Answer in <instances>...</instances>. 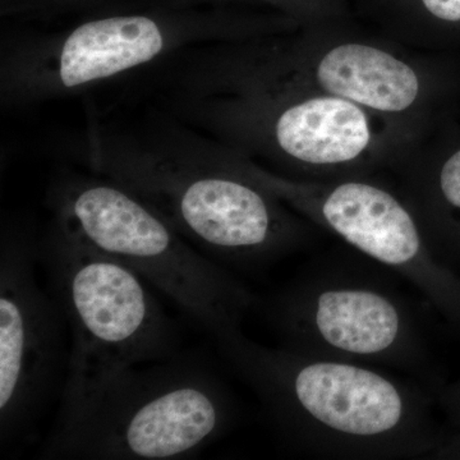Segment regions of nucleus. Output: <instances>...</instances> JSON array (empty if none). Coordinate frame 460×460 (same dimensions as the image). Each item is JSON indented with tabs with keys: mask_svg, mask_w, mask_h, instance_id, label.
Instances as JSON below:
<instances>
[{
	"mask_svg": "<svg viewBox=\"0 0 460 460\" xmlns=\"http://www.w3.org/2000/svg\"><path fill=\"white\" fill-rule=\"evenodd\" d=\"M215 339L275 429L298 449L330 458L402 459L438 447L428 396L394 371L265 347L239 328Z\"/></svg>",
	"mask_w": 460,
	"mask_h": 460,
	"instance_id": "f257e3e1",
	"label": "nucleus"
},
{
	"mask_svg": "<svg viewBox=\"0 0 460 460\" xmlns=\"http://www.w3.org/2000/svg\"><path fill=\"white\" fill-rule=\"evenodd\" d=\"M68 367L44 459L172 460L226 431L232 402L199 365Z\"/></svg>",
	"mask_w": 460,
	"mask_h": 460,
	"instance_id": "f03ea898",
	"label": "nucleus"
},
{
	"mask_svg": "<svg viewBox=\"0 0 460 460\" xmlns=\"http://www.w3.org/2000/svg\"><path fill=\"white\" fill-rule=\"evenodd\" d=\"M91 168L147 202L177 230L235 262L272 261L295 237L262 187L226 172L198 148H148L93 136Z\"/></svg>",
	"mask_w": 460,
	"mask_h": 460,
	"instance_id": "7ed1b4c3",
	"label": "nucleus"
},
{
	"mask_svg": "<svg viewBox=\"0 0 460 460\" xmlns=\"http://www.w3.org/2000/svg\"><path fill=\"white\" fill-rule=\"evenodd\" d=\"M56 217L128 266L215 338L239 328L253 296L199 255L155 208L107 180L66 181L51 196Z\"/></svg>",
	"mask_w": 460,
	"mask_h": 460,
	"instance_id": "20e7f679",
	"label": "nucleus"
},
{
	"mask_svg": "<svg viewBox=\"0 0 460 460\" xmlns=\"http://www.w3.org/2000/svg\"><path fill=\"white\" fill-rule=\"evenodd\" d=\"M384 272L334 266L304 275L271 304L283 347L428 380L416 314Z\"/></svg>",
	"mask_w": 460,
	"mask_h": 460,
	"instance_id": "39448f33",
	"label": "nucleus"
},
{
	"mask_svg": "<svg viewBox=\"0 0 460 460\" xmlns=\"http://www.w3.org/2000/svg\"><path fill=\"white\" fill-rule=\"evenodd\" d=\"M39 253L72 330L68 367H126L171 358L177 328L140 274L58 217Z\"/></svg>",
	"mask_w": 460,
	"mask_h": 460,
	"instance_id": "423d86ee",
	"label": "nucleus"
},
{
	"mask_svg": "<svg viewBox=\"0 0 460 460\" xmlns=\"http://www.w3.org/2000/svg\"><path fill=\"white\" fill-rule=\"evenodd\" d=\"M199 44L147 16L89 21L62 38L14 48L2 65V95L9 102H36L66 95L159 65L181 48Z\"/></svg>",
	"mask_w": 460,
	"mask_h": 460,
	"instance_id": "0eeeda50",
	"label": "nucleus"
},
{
	"mask_svg": "<svg viewBox=\"0 0 460 460\" xmlns=\"http://www.w3.org/2000/svg\"><path fill=\"white\" fill-rule=\"evenodd\" d=\"M31 238L4 230L0 250V435L25 434L62 366V311L39 286Z\"/></svg>",
	"mask_w": 460,
	"mask_h": 460,
	"instance_id": "6e6552de",
	"label": "nucleus"
},
{
	"mask_svg": "<svg viewBox=\"0 0 460 460\" xmlns=\"http://www.w3.org/2000/svg\"><path fill=\"white\" fill-rule=\"evenodd\" d=\"M316 208L348 244L460 320V281L432 256L413 215L393 193L366 181H345L321 196Z\"/></svg>",
	"mask_w": 460,
	"mask_h": 460,
	"instance_id": "1a4fd4ad",
	"label": "nucleus"
},
{
	"mask_svg": "<svg viewBox=\"0 0 460 460\" xmlns=\"http://www.w3.org/2000/svg\"><path fill=\"white\" fill-rule=\"evenodd\" d=\"M278 146L296 162L338 165L357 159L371 140L365 113L349 100L314 98L284 109L274 123Z\"/></svg>",
	"mask_w": 460,
	"mask_h": 460,
	"instance_id": "9d476101",
	"label": "nucleus"
},
{
	"mask_svg": "<svg viewBox=\"0 0 460 460\" xmlns=\"http://www.w3.org/2000/svg\"><path fill=\"white\" fill-rule=\"evenodd\" d=\"M323 90L381 111H402L419 96L420 83L410 66L386 51L362 44L330 50L317 66Z\"/></svg>",
	"mask_w": 460,
	"mask_h": 460,
	"instance_id": "9b49d317",
	"label": "nucleus"
},
{
	"mask_svg": "<svg viewBox=\"0 0 460 460\" xmlns=\"http://www.w3.org/2000/svg\"><path fill=\"white\" fill-rule=\"evenodd\" d=\"M438 190L445 204L460 210V150L453 154L441 168Z\"/></svg>",
	"mask_w": 460,
	"mask_h": 460,
	"instance_id": "f8f14e48",
	"label": "nucleus"
},
{
	"mask_svg": "<svg viewBox=\"0 0 460 460\" xmlns=\"http://www.w3.org/2000/svg\"><path fill=\"white\" fill-rule=\"evenodd\" d=\"M429 13L449 22L460 21V0H423Z\"/></svg>",
	"mask_w": 460,
	"mask_h": 460,
	"instance_id": "ddd939ff",
	"label": "nucleus"
},
{
	"mask_svg": "<svg viewBox=\"0 0 460 460\" xmlns=\"http://www.w3.org/2000/svg\"><path fill=\"white\" fill-rule=\"evenodd\" d=\"M445 402L452 408L456 416H460V385L456 386L449 394L445 395Z\"/></svg>",
	"mask_w": 460,
	"mask_h": 460,
	"instance_id": "4468645a",
	"label": "nucleus"
}]
</instances>
